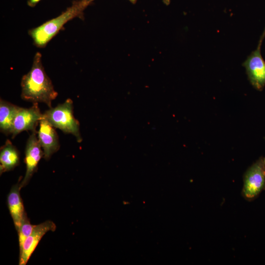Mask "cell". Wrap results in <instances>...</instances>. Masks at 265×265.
Instances as JSON below:
<instances>
[{
    "mask_svg": "<svg viewBox=\"0 0 265 265\" xmlns=\"http://www.w3.org/2000/svg\"><path fill=\"white\" fill-rule=\"evenodd\" d=\"M94 0H86V1L88 2L89 4L92 2Z\"/></svg>",
    "mask_w": 265,
    "mask_h": 265,
    "instance_id": "obj_16",
    "label": "cell"
},
{
    "mask_svg": "<svg viewBox=\"0 0 265 265\" xmlns=\"http://www.w3.org/2000/svg\"><path fill=\"white\" fill-rule=\"evenodd\" d=\"M265 37V27L260 36L257 48L247 56L242 63L248 80L252 86L261 91L265 86V61L261 54V46Z\"/></svg>",
    "mask_w": 265,
    "mask_h": 265,
    "instance_id": "obj_5",
    "label": "cell"
},
{
    "mask_svg": "<svg viewBox=\"0 0 265 265\" xmlns=\"http://www.w3.org/2000/svg\"></svg>",
    "mask_w": 265,
    "mask_h": 265,
    "instance_id": "obj_18",
    "label": "cell"
},
{
    "mask_svg": "<svg viewBox=\"0 0 265 265\" xmlns=\"http://www.w3.org/2000/svg\"><path fill=\"white\" fill-rule=\"evenodd\" d=\"M20 163V154L12 142L7 139L0 150V173L11 171Z\"/></svg>",
    "mask_w": 265,
    "mask_h": 265,
    "instance_id": "obj_11",
    "label": "cell"
},
{
    "mask_svg": "<svg viewBox=\"0 0 265 265\" xmlns=\"http://www.w3.org/2000/svg\"><path fill=\"white\" fill-rule=\"evenodd\" d=\"M34 226L35 225L30 223L29 219L27 217L26 214L17 231L20 251L22 250L24 242L31 234Z\"/></svg>",
    "mask_w": 265,
    "mask_h": 265,
    "instance_id": "obj_13",
    "label": "cell"
},
{
    "mask_svg": "<svg viewBox=\"0 0 265 265\" xmlns=\"http://www.w3.org/2000/svg\"><path fill=\"white\" fill-rule=\"evenodd\" d=\"M132 3H134L136 2L137 0H129Z\"/></svg>",
    "mask_w": 265,
    "mask_h": 265,
    "instance_id": "obj_17",
    "label": "cell"
},
{
    "mask_svg": "<svg viewBox=\"0 0 265 265\" xmlns=\"http://www.w3.org/2000/svg\"><path fill=\"white\" fill-rule=\"evenodd\" d=\"M44 118V114L40 111L38 103H33L29 108L21 107L15 117L12 138L23 131H36L40 121Z\"/></svg>",
    "mask_w": 265,
    "mask_h": 265,
    "instance_id": "obj_6",
    "label": "cell"
},
{
    "mask_svg": "<svg viewBox=\"0 0 265 265\" xmlns=\"http://www.w3.org/2000/svg\"><path fill=\"white\" fill-rule=\"evenodd\" d=\"M20 107L2 99L0 100V130L6 135L12 134L15 117Z\"/></svg>",
    "mask_w": 265,
    "mask_h": 265,
    "instance_id": "obj_12",
    "label": "cell"
},
{
    "mask_svg": "<svg viewBox=\"0 0 265 265\" xmlns=\"http://www.w3.org/2000/svg\"><path fill=\"white\" fill-rule=\"evenodd\" d=\"M31 132L26 146L25 162L26 171L25 176L20 184L22 188L28 183L33 174L37 171L40 160L44 157V151L36 136L37 131Z\"/></svg>",
    "mask_w": 265,
    "mask_h": 265,
    "instance_id": "obj_7",
    "label": "cell"
},
{
    "mask_svg": "<svg viewBox=\"0 0 265 265\" xmlns=\"http://www.w3.org/2000/svg\"><path fill=\"white\" fill-rule=\"evenodd\" d=\"M43 114L44 118L54 128L61 130L64 133L74 135L78 142H81L80 123L74 117L73 102L71 99L68 98L63 103L50 108Z\"/></svg>",
    "mask_w": 265,
    "mask_h": 265,
    "instance_id": "obj_3",
    "label": "cell"
},
{
    "mask_svg": "<svg viewBox=\"0 0 265 265\" xmlns=\"http://www.w3.org/2000/svg\"><path fill=\"white\" fill-rule=\"evenodd\" d=\"M243 181L241 194L248 201L254 200L265 190V157H260L247 169Z\"/></svg>",
    "mask_w": 265,
    "mask_h": 265,
    "instance_id": "obj_4",
    "label": "cell"
},
{
    "mask_svg": "<svg viewBox=\"0 0 265 265\" xmlns=\"http://www.w3.org/2000/svg\"><path fill=\"white\" fill-rule=\"evenodd\" d=\"M20 184L13 185L7 195V202L10 214L12 218L15 229L18 231L26 212L20 195Z\"/></svg>",
    "mask_w": 265,
    "mask_h": 265,
    "instance_id": "obj_10",
    "label": "cell"
},
{
    "mask_svg": "<svg viewBox=\"0 0 265 265\" xmlns=\"http://www.w3.org/2000/svg\"><path fill=\"white\" fill-rule=\"evenodd\" d=\"M163 2L165 4L168 5L170 2V0H163Z\"/></svg>",
    "mask_w": 265,
    "mask_h": 265,
    "instance_id": "obj_15",
    "label": "cell"
},
{
    "mask_svg": "<svg viewBox=\"0 0 265 265\" xmlns=\"http://www.w3.org/2000/svg\"><path fill=\"white\" fill-rule=\"evenodd\" d=\"M89 4L86 0H75L58 16L29 30L34 44L39 48L45 47L68 21L77 17L83 18V11Z\"/></svg>",
    "mask_w": 265,
    "mask_h": 265,
    "instance_id": "obj_2",
    "label": "cell"
},
{
    "mask_svg": "<svg viewBox=\"0 0 265 265\" xmlns=\"http://www.w3.org/2000/svg\"><path fill=\"white\" fill-rule=\"evenodd\" d=\"M37 134L38 141L44 151V158L48 160L59 149L58 135L54 128L44 117L40 121Z\"/></svg>",
    "mask_w": 265,
    "mask_h": 265,
    "instance_id": "obj_9",
    "label": "cell"
},
{
    "mask_svg": "<svg viewBox=\"0 0 265 265\" xmlns=\"http://www.w3.org/2000/svg\"><path fill=\"white\" fill-rule=\"evenodd\" d=\"M41 0H28L27 5L33 7H34Z\"/></svg>",
    "mask_w": 265,
    "mask_h": 265,
    "instance_id": "obj_14",
    "label": "cell"
},
{
    "mask_svg": "<svg viewBox=\"0 0 265 265\" xmlns=\"http://www.w3.org/2000/svg\"><path fill=\"white\" fill-rule=\"evenodd\" d=\"M21 86L23 100L32 104L43 103L52 107V102L58 93L44 70L40 52L34 55L30 71L23 76Z\"/></svg>",
    "mask_w": 265,
    "mask_h": 265,
    "instance_id": "obj_1",
    "label": "cell"
},
{
    "mask_svg": "<svg viewBox=\"0 0 265 265\" xmlns=\"http://www.w3.org/2000/svg\"><path fill=\"white\" fill-rule=\"evenodd\" d=\"M56 228L55 224L51 220L35 225L31 234L26 239L20 251L19 265H26L42 237L48 232H54Z\"/></svg>",
    "mask_w": 265,
    "mask_h": 265,
    "instance_id": "obj_8",
    "label": "cell"
}]
</instances>
